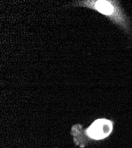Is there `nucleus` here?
Instances as JSON below:
<instances>
[{"label":"nucleus","instance_id":"1","mask_svg":"<svg viewBox=\"0 0 132 148\" xmlns=\"http://www.w3.org/2000/svg\"><path fill=\"white\" fill-rule=\"evenodd\" d=\"M74 7H85L97 11L106 17L126 34H132L131 23L120 3L116 0H84L70 4Z\"/></svg>","mask_w":132,"mask_h":148},{"label":"nucleus","instance_id":"3","mask_svg":"<svg viewBox=\"0 0 132 148\" xmlns=\"http://www.w3.org/2000/svg\"><path fill=\"white\" fill-rule=\"evenodd\" d=\"M74 143L81 147H85L88 142V137L86 134L85 129H83L81 125H75L71 129Z\"/></svg>","mask_w":132,"mask_h":148},{"label":"nucleus","instance_id":"2","mask_svg":"<svg viewBox=\"0 0 132 148\" xmlns=\"http://www.w3.org/2000/svg\"><path fill=\"white\" fill-rule=\"evenodd\" d=\"M114 123L107 119L95 120L85 129L86 134L90 139L101 140L108 138L113 130Z\"/></svg>","mask_w":132,"mask_h":148}]
</instances>
